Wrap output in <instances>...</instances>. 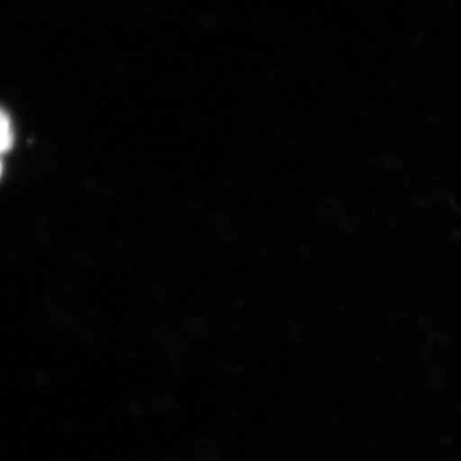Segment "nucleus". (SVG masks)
I'll return each mask as SVG.
<instances>
[{"label":"nucleus","mask_w":461,"mask_h":461,"mask_svg":"<svg viewBox=\"0 0 461 461\" xmlns=\"http://www.w3.org/2000/svg\"><path fill=\"white\" fill-rule=\"evenodd\" d=\"M14 142V135L13 130V123H11L10 115L2 112V149L3 152H7L13 148Z\"/></svg>","instance_id":"f257e3e1"}]
</instances>
